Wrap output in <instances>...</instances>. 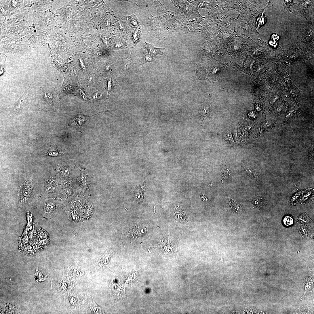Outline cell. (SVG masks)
<instances>
[{
	"instance_id": "cell-12",
	"label": "cell",
	"mask_w": 314,
	"mask_h": 314,
	"mask_svg": "<svg viewBox=\"0 0 314 314\" xmlns=\"http://www.w3.org/2000/svg\"><path fill=\"white\" fill-rule=\"evenodd\" d=\"M139 33L138 32L135 31L134 32L132 36V39L134 42H137L138 40H139Z\"/></svg>"
},
{
	"instance_id": "cell-3",
	"label": "cell",
	"mask_w": 314,
	"mask_h": 314,
	"mask_svg": "<svg viewBox=\"0 0 314 314\" xmlns=\"http://www.w3.org/2000/svg\"><path fill=\"white\" fill-rule=\"evenodd\" d=\"M90 117L84 116L80 113L70 121L69 125L71 127L80 128Z\"/></svg>"
},
{
	"instance_id": "cell-4",
	"label": "cell",
	"mask_w": 314,
	"mask_h": 314,
	"mask_svg": "<svg viewBox=\"0 0 314 314\" xmlns=\"http://www.w3.org/2000/svg\"><path fill=\"white\" fill-rule=\"evenodd\" d=\"M27 95V92L26 91L22 95L15 103L14 105V108L15 111L18 112L22 109L24 105Z\"/></svg>"
},
{
	"instance_id": "cell-6",
	"label": "cell",
	"mask_w": 314,
	"mask_h": 314,
	"mask_svg": "<svg viewBox=\"0 0 314 314\" xmlns=\"http://www.w3.org/2000/svg\"><path fill=\"white\" fill-rule=\"evenodd\" d=\"M140 66H143L144 64L147 62H153L155 63L154 59L151 55L149 53H146L140 60Z\"/></svg>"
},
{
	"instance_id": "cell-10",
	"label": "cell",
	"mask_w": 314,
	"mask_h": 314,
	"mask_svg": "<svg viewBox=\"0 0 314 314\" xmlns=\"http://www.w3.org/2000/svg\"><path fill=\"white\" fill-rule=\"evenodd\" d=\"M130 19L131 23L133 25L135 26H139L137 19L134 16H130Z\"/></svg>"
},
{
	"instance_id": "cell-7",
	"label": "cell",
	"mask_w": 314,
	"mask_h": 314,
	"mask_svg": "<svg viewBox=\"0 0 314 314\" xmlns=\"http://www.w3.org/2000/svg\"><path fill=\"white\" fill-rule=\"evenodd\" d=\"M230 204L232 210L237 213L240 212L242 208L237 201L233 199L230 200Z\"/></svg>"
},
{
	"instance_id": "cell-9",
	"label": "cell",
	"mask_w": 314,
	"mask_h": 314,
	"mask_svg": "<svg viewBox=\"0 0 314 314\" xmlns=\"http://www.w3.org/2000/svg\"><path fill=\"white\" fill-rule=\"evenodd\" d=\"M294 222L293 218L292 217L288 216H285L283 220V225L287 227L291 226L293 224Z\"/></svg>"
},
{
	"instance_id": "cell-11",
	"label": "cell",
	"mask_w": 314,
	"mask_h": 314,
	"mask_svg": "<svg viewBox=\"0 0 314 314\" xmlns=\"http://www.w3.org/2000/svg\"><path fill=\"white\" fill-rule=\"evenodd\" d=\"M62 175L64 176H68L70 173V170L68 168H63L62 169Z\"/></svg>"
},
{
	"instance_id": "cell-1",
	"label": "cell",
	"mask_w": 314,
	"mask_h": 314,
	"mask_svg": "<svg viewBox=\"0 0 314 314\" xmlns=\"http://www.w3.org/2000/svg\"><path fill=\"white\" fill-rule=\"evenodd\" d=\"M54 90L46 85H41L38 95L40 100L48 106H54L56 97V92Z\"/></svg>"
},
{
	"instance_id": "cell-8",
	"label": "cell",
	"mask_w": 314,
	"mask_h": 314,
	"mask_svg": "<svg viewBox=\"0 0 314 314\" xmlns=\"http://www.w3.org/2000/svg\"><path fill=\"white\" fill-rule=\"evenodd\" d=\"M224 138L229 144L234 145L235 142L233 138L232 134L230 131H227L224 134Z\"/></svg>"
},
{
	"instance_id": "cell-14",
	"label": "cell",
	"mask_w": 314,
	"mask_h": 314,
	"mask_svg": "<svg viewBox=\"0 0 314 314\" xmlns=\"http://www.w3.org/2000/svg\"><path fill=\"white\" fill-rule=\"evenodd\" d=\"M80 94H81V96L83 97V98L84 99H85V97H86V96L85 95V94H84L83 93V92L81 90H80Z\"/></svg>"
},
{
	"instance_id": "cell-2",
	"label": "cell",
	"mask_w": 314,
	"mask_h": 314,
	"mask_svg": "<svg viewBox=\"0 0 314 314\" xmlns=\"http://www.w3.org/2000/svg\"><path fill=\"white\" fill-rule=\"evenodd\" d=\"M33 190V186L29 181L26 182L21 187V200L22 204L26 203L30 197Z\"/></svg>"
},
{
	"instance_id": "cell-13",
	"label": "cell",
	"mask_w": 314,
	"mask_h": 314,
	"mask_svg": "<svg viewBox=\"0 0 314 314\" xmlns=\"http://www.w3.org/2000/svg\"><path fill=\"white\" fill-rule=\"evenodd\" d=\"M108 89L109 92L111 91L112 87V81L111 79H110L108 82Z\"/></svg>"
},
{
	"instance_id": "cell-5",
	"label": "cell",
	"mask_w": 314,
	"mask_h": 314,
	"mask_svg": "<svg viewBox=\"0 0 314 314\" xmlns=\"http://www.w3.org/2000/svg\"><path fill=\"white\" fill-rule=\"evenodd\" d=\"M147 45L149 53L152 56H155L158 54H162L164 48L156 47L151 44L146 43Z\"/></svg>"
}]
</instances>
